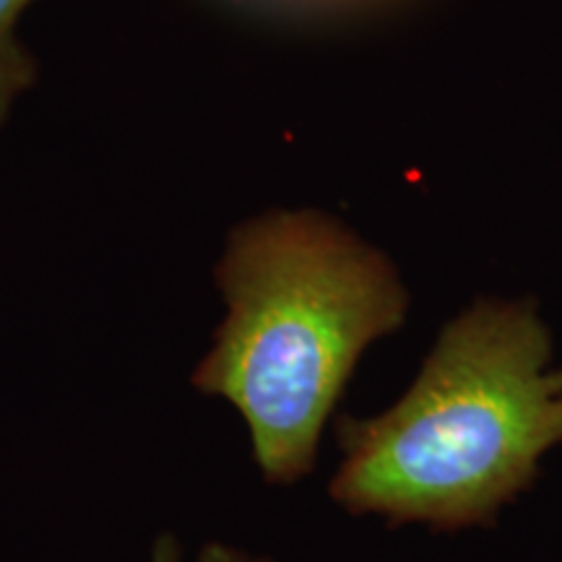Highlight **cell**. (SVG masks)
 I'll list each match as a JSON object with an SVG mask.
<instances>
[{
    "label": "cell",
    "instance_id": "1",
    "mask_svg": "<svg viewBox=\"0 0 562 562\" xmlns=\"http://www.w3.org/2000/svg\"><path fill=\"white\" fill-rule=\"evenodd\" d=\"M552 351L531 300H476L446 323L398 402L336 419L331 501L389 526L495 524L562 446V368Z\"/></svg>",
    "mask_w": 562,
    "mask_h": 562
},
{
    "label": "cell",
    "instance_id": "4",
    "mask_svg": "<svg viewBox=\"0 0 562 562\" xmlns=\"http://www.w3.org/2000/svg\"><path fill=\"white\" fill-rule=\"evenodd\" d=\"M195 562H273L269 558H258V554H250L240 550V547L222 544V542H206L201 547L199 560Z\"/></svg>",
    "mask_w": 562,
    "mask_h": 562
},
{
    "label": "cell",
    "instance_id": "5",
    "mask_svg": "<svg viewBox=\"0 0 562 562\" xmlns=\"http://www.w3.org/2000/svg\"><path fill=\"white\" fill-rule=\"evenodd\" d=\"M182 560V547L172 533H161V537L154 542L149 562H180Z\"/></svg>",
    "mask_w": 562,
    "mask_h": 562
},
{
    "label": "cell",
    "instance_id": "2",
    "mask_svg": "<svg viewBox=\"0 0 562 562\" xmlns=\"http://www.w3.org/2000/svg\"><path fill=\"white\" fill-rule=\"evenodd\" d=\"M214 277L227 313L191 385L235 406L266 482L297 484L364 351L404 326L409 294L385 252L313 209L243 222Z\"/></svg>",
    "mask_w": 562,
    "mask_h": 562
},
{
    "label": "cell",
    "instance_id": "3",
    "mask_svg": "<svg viewBox=\"0 0 562 562\" xmlns=\"http://www.w3.org/2000/svg\"><path fill=\"white\" fill-rule=\"evenodd\" d=\"M32 0H0V125L13 104L37 81V60L21 45L16 26Z\"/></svg>",
    "mask_w": 562,
    "mask_h": 562
}]
</instances>
